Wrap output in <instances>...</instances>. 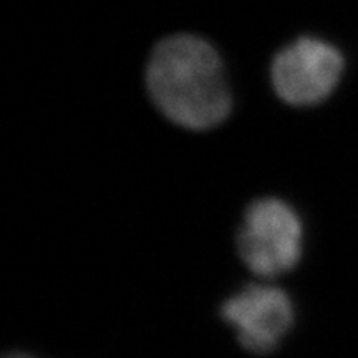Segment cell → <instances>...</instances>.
Instances as JSON below:
<instances>
[{
    "instance_id": "6da1fadb",
    "label": "cell",
    "mask_w": 358,
    "mask_h": 358,
    "mask_svg": "<svg viewBox=\"0 0 358 358\" xmlns=\"http://www.w3.org/2000/svg\"><path fill=\"white\" fill-rule=\"evenodd\" d=\"M145 85L169 122L203 131L232 110V92L221 53L211 40L179 30L156 40L145 66Z\"/></svg>"
},
{
    "instance_id": "7a4b0ae2",
    "label": "cell",
    "mask_w": 358,
    "mask_h": 358,
    "mask_svg": "<svg viewBox=\"0 0 358 358\" xmlns=\"http://www.w3.org/2000/svg\"><path fill=\"white\" fill-rule=\"evenodd\" d=\"M345 58L329 40L302 34L282 45L271 60L275 95L290 106H315L332 96L342 82Z\"/></svg>"
},
{
    "instance_id": "3957f363",
    "label": "cell",
    "mask_w": 358,
    "mask_h": 358,
    "mask_svg": "<svg viewBox=\"0 0 358 358\" xmlns=\"http://www.w3.org/2000/svg\"><path fill=\"white\" fill-rule=\"evenodd\" d=\"M302 243L301 217L275 198L254 201L237 236L241 259L254 274L266 279L292 271L301 261Z\"/></svg>"
},
{
    "instance_id": "277c9868",
    "label": "cell",
    "mask_w": 358,
    "mask_h": 358,
    "mask_svg": "<svg viewBox=\"0 0 358 358\" xmlns=\"http://www.w3.org/2000/svg\"><path fill=\"white\" fill-rule=\"evenodd\" d=\"M221 315L234 327L241 345L261 355L275 350L294 324L289 295L279 287L264 284H250L227 299Z\"/></svg>"
},
{
    "instance_id": "5b68a950",
    "label": "cell",
    "mask_w": 358,
    "mask_h": 358,
    "mask_svg": "<svg viewBox=\"0 0 358 358\" xmlns=\"http://www.w3.org/2000/svg\"><path fill=\"white\" fill-rule=\"evenodd\" d=\"M6 358H34V357L27 355V353H10V355H7Z\"/></svg>"
}]
</instances>
